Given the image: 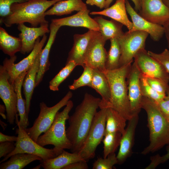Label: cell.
Segmentation results:
<instances>
[{
  "label": "cell",
  "mask_w": 169,
  "mask_h": 169,
  "mask_svg": "<svg viewBox=\"0 0 169 169\" xmlns=\"http://www.w3.org/2000/svg\"><path fill=\"white\" fill-rule=\"evenodd\" d=\"M26 0H0V16L1 19L9 15L10 13L12 5L15 3H22Z\"/></svg>",
  "instance_id": "cell-40"
},
{
  "label": "cell",
  "mask_w": 169,
  "mask_h": 169,
  "mask_svg": "<svg viewBox=\"0 0 169 169\" xmlns=\"http://www.w3.org/2000/svg\"><path fill=\"white\" fill-rule=\"evenodd\" d=\"M17 136L7 135L0 132V142L5 141L16 142Z\"/></svg>",
  "instance_id": "cell-46"
},
{
  "label": "cell",
  "mask_w": 169,
  "mask_h": 169,
  "mask_svg": "<svg viewBox=\"0 0 169 169\" xmlns=\"http://www.w3.org/2000/svg\"><path fill=\"white\" fill-rule=\"evenodd\" d=\"M26 0V1H28L32 0Z\"/></svg>",
  "instance_id": "cell-56"
},
{
  "label": "cell",
  "mask_w": 169,
  "mask_h": 169,
  "mask_svg": "<svg viewBox=\"0 0 169 169\" xmlns=\"http://www.w3.org/2000/svg\"><path fill=\"white\" fill-rule=\"evenodd\" d=\"M17 114L16 115V122L18 128L16 130L18 135L17 140L16 142V146L14 150L7 155L0 161L1 163L9 159L12 156L18 153H25L34 155L39 156L42 161L56 157L53 149L44 148L35 141L28 135L25 129L21 127L18 123Z\"/></svg>",
  "instance_id": "cell-7"
},
{
  "label": "cell",
  "mask_w": 169,
  "mask_h": 169,
  "mask_svg": "<svg viewBox=\"0 0 169 169\" xmlns=\"http://www.w3.org/2000/svg\"><path fill=\"white\" fill-rule=\"evenodd\" d=\"M41 51L36 58L33 65L27 71L23 83L25 100L26 110L28 116L29 113L31 101L35 87L36 80L39 68Z\"/></svg>",
  "instance_id": "cell-24"
},
{
  "label": "cell",
  "mask_w": 169,
  "mask_h": 169,
  "mask_svg": "<svg viewBox=\"0 0 169 169\" xmlns=\"http://www.w3.org/2000/svg\"><path fill=\"white\" fill-rule=\"evenodd\" d=\"M166 152L163 156H160V161L161 164L164 163L169 160V145L166 147Z\"/></svg>",
  "instance_id": "cell-49"
},
{
  "label": "cell",
  "mask_w": 169,
  "mask_h": 169,
  "mask_svg": "<svg viewBox=\"0 0 169 169\" xmlns=\"http://www.w3.org/2000/svg\"><path fill=\"white\" fill-rule=\"evenodd\" d=\"M27 71L24 72L20 74L15 79L14 88L17 96V108L20 117L18 123L20 125L26 129L29 125L28 116L26 110L25 100L23 98L21 93V89L24 77Z\"/></svg>",
  "instance_id": "cell-28"
},
{
  "label": "cell",
  "mask_w": 169,
  "mask_h": 169,
  "mask_svg": "<svg viewBox=\"0 0 169 169\" xmlns=\"http://www.w3.org/2000/svg\"><path fill=\"white\" fill-rule=\"evenodd\" d=\"M94 19L99 25L101 35L106 41L118 38L124 33L122 29L123 25L118 22L112 19L107 20L102 16H97Z\"/></svg>",
  "instance_id": "cell-27"
},
{
  "label": "cell",
  "mask_w": 169,
  "mask_h": 169,
  "mask_svg": "<svg viewBox=\"0 0 169 169\" xmlns=\"http://www.w3.org/2000/svg\"><path fill=\"white\" fill-rule=\"evenodd\" d=\"M127 12L130 16L133 24V29L129 32L140 31L148 33L154 41H159L164 34L162 25L154 23L141 16L131 6L128 0H125Z\"/></svg>",
  "instance_id": "cell-16"
},
{
  "label": "cell",
  "mask_w": 169,
  "mask_h": 169,
  "mask_svg": "<svg viewBox=\"0 0 169 169\" xmlns=\"http://www.w3.org/2000/svg\"><path fill=\"white\" fill-rule=\"evenodd\" d=\"M101 99L86 93L81 103L76 108L68 119L69 126L66 130L70 141L71 152H78L88 135L94 117L99 107Z\"/></svg>",
  "instance_id": "cell-1"
},
{
  "label": "cell",
  "mask_w": 169,
  "mask_h": 169,
  "mask_svg": "<svg viewBox=\"0 0 169 169\" xmlns=\"http://www.w3.org/2000/svg\"><path fill=\"white\" fill-rule=\"evenodd\" d=\"M138 119V115H135L128 120V125L125 128L124 133L122 135L119 150L116 155L118 164L123 163L132 154L135 132Z\"/></svg>",
  "instance_id": "cell-20"
},
{
  "label": "cell",
  "mask_w": 169,
  "mask_h": 169,
  "mask_svg": "<svg viewBox=\"0 0 169 169\" xmlns=\"http://www.w3.org/2000/svg\"><path fill=\"white\" fill-rule=\"evenodd\" d=\"M166 96L169 99V87H168L166 92Z\"/></svg>",
  "instance_id": "cell-54"
},
{
  "label": "cell",
  "mask_w": 169,
  "mask_h": 169,
  "mask_svg": "<svg viewBox=\"0 0 169 169\" xmlns=\"http://www.w3.org/2000/svg\"><path fill=\"white\" fill-rule=\"evenodd\" d=\"M0 124L3 130H4L7 126V125L0 120Z\"/></svg>",
  "instance_id": "cell-51"
},
{
  "label": "cell",
  "mask_w": 169,
  "mask_h": 169,
  "mask_svg": "<svg viewBox=\"0 0 169 169\" xmlns=\"http://www.w3.org/2000/svg\"><path fill=\"white\" fill-rule=\"evenodd\" d=\"M126 121L112 108H107L105 134L108 133L119 132L122 135L125 131Z\"/></svg>",
  "instance_id": "cell-31"
},
{
  "label": "cell",
  "mask_w": 169,
  "mask_h": 169,
  "mask_svg": "<svg viewBox=\"0 0 169 169\" xmlns=\"http://www.w3.org/2000/svg\"><path fill=\"white\" fill-rule=\"evenodd\" d=\"M138 13L154 23L162 25L169 19V9L163 0H141Z\"/></svg>",
  "instance_id": "cell-14"
},
{
  "label": "cell",
  "mask_w": 169,
  "mask_h": 169,
  "mask_svg": "<svg viewBox=\"0 0 169 169\" xmlns=\"http://www.w3.org/2000/svg\"><path fill=\"white\" fill-rule=\"evenodd\" d=\"M106 41L99 31H95L85 56L84 66L103 72L106 70L107 54L104 47Z\"/></svg>",
  "instance_id": "cell-13"
},
{
  "label": "cell",
  "mask_w": 169,
  "mask_h": 169,
  "mask_svg": "<svg viewBox=\"0 0 169 169\" xmlns=\"http://www.w3.org/2000/svg\"><path fill=\"white\" fill-rule=\"evenodd\" d=\"M16 146L14 142H0V157H4L12 152Z\"/></svg>",
  "instance_id": "cell-41"
},
{
  "label": "cell",
  "mask_w": 169,
  "mask_h": 169,
  "mask_svg": "<svg viewBox=\"0 0 169 169\" xmlns=\"http://www.w3.org/2000/svg\"><path fill=\"white\" fill-rule=\"evenodd\" d=\"M119 132H113L105 134L103 140L104 144L103 157L115 153L118 146L122 136Z\"/></svg>",
  "instance_id": "cell-33"
},
{
  "label": "cell",
  "mask_w": 169,
  "mask_h": 169,
  "mask_svg": "<svg viewBox=\"0 0 169 169\" xmlns=\"http://www.w3.org/2000/svg\"><path fill=\"white\" fill-rule=\"evenodd\" d=\"M110 46L107 52L105 64L106 70H112L119 68L121 54L120 46L117 38L110 39Z\"/></svg>",
  "instance_id": "cell-32"
},
{
  "label": "cell",
  "mask_w": 169,
  "mask_h": 169,
  "mask_svg": "<svg viewBox=\"0 0 169 169\" xmlns=\"http://www.w3.org/2000/svg\"><path fill=\"white\" fill-rule=\"evenodd\" d=\"M141 92L143 97L155 102L164 99L166 95L160 94L154 90L148 83L146 78L141 74L140 79Z\"/></svg>",
  "instance_id": "cell-36"
},
{
  "label": "cell",
  "mask_w": 169,
  "mask_h": 169,
  "mask_svg": "<svg viewBox=\"0 0 169 169\" xmlns=\"http://www.w3.org/2000/svg\"><path fill=\"white\" fill-rule=\"evenodd\" d=\"M162 26L167 40L168 47L169 48V19L163 23Z\"/></svg>",
  "instance_id": "cell-48"
},
{
  "label": "cell",
  "mask_w": 169,
  "mask_h": 169,
  "mask_svg": "<svg viewBox=\"0 0 169 169\" xmlns=\"http://www.w3.org/2000/svg\"><path fill=\"white\" fill-rule=\"evenodd\" d=\"M148 35L144 31H128L117 38L121 51L119 68L132 63L136 54L140 50L145 49Z\"/></svg>",
  "instance_id": "cell-9"
},
{
  "label": "cell",
  "mask_w": 169,
  "mask_h": 169,
  "mask_svg": "<svg viewBox=\"0 0 169 169\" xmlns=\"http://www.w3.org/2000/svg\"><path fill=\"white\" fill-rule=\"evenodd\" d=\"M83 160H84L78 152L69 153L64 150L56 157L40 162L42 167L44 169H62L71 163Z\"/></svg>",
  "instance_id": "cell-25"
},
{
  "label": "cell",
  "mask_w": 169,
  "mask_h": 169,
  "mask_svg": "<svg viewBox=\"0 0 169 169\" xmlns=\"http://www.w3.org/2000/svg\"><path fill=\"white\" fill-rule=\"evenodd\" d=\"M77 66L76 64L74 61L66 63L65 66L49 82L50 90L53 91H58L60 84L69 76Z\"/></svg>",
  "instance_id": "cell-34"
},
{
  "label": "cell",
  "mask_w": 169,
  "mask_h": 169,
  "mask_svg": "<svg viewBox=\"0 0 169 169\" xmlns=\"http://www.w3.org/2000/svg\"><path fill=\"white\" fill-rule=\"evenodd\" d=\"M163 1L169 9V0H163Z\"/></svg>",
  "instance_id": "cell-52"
},
{
  "label": "cell",
  "mask_w": 169,
  "mask_h": 169,
  "mask_svg": "<svg viewBox=\"0 0 169 169\" xmlns=\"http://www.w3.org/2000/svg\"><path fill=\"white\" fill-rule=\"evenodd\" d=\"M155 102L163 114H169V99L166 96L164 99Z\"/></svg>",
  "instance_id": "cell-42"
},
{
  "label": "cell",
  "mask_w": 169,
  "mask_h": 169,
  "mask_svg": "<svg viewBox=\"0 0 169 169\" xmlns=\"http://www.w3.org/2000/svg\"><path fill=\"white\" fill-rule=\"evenodd\" d=\"M5 110H6L5 105H0V115L3 119H6V115L4 114Z\"/></svg>",
  "instance_id": "cell-50"
},
{
  "label": "cell",
  "mask_w": 169,
  "mask_h": 169,
  "mask_svg": "<svg viewBox=\"0 0 169 169\" xmlns=\"http://www.w3.org/2000/svg\"><path fill=\"white\" fill-rule=\"evenodd\" d=\"M164 115L166 117V118L169 120V114L168 115Z\"/></svg>",
  "instance_id": "cell-55"
},
{
  "label": "cell",
  "mask_w": 169,
  "mask_h": 169,
  "mask_svg": "<svg viewBox=\"0 0 169 169\" xmlns=\"http://www.w3.org/2000/svg\"><path fill=\"white\" fill-rule=\"evenodd\" d=\"M42 159L39 156L25 153H18L10 157L8 160L1 163L0 169H22L32 162Z\"/></svg>",
  "instance_id": "cell-30"
},
{
  "label": "cell",
  "mask_w": 169,
  "mask_h": 169,
  "mask_svg": "<svg viewBox=\"0 0 169 169\" xmlns=\"http://www.w3.org/2000/svg\"><path fill=\"white\" fill-rule=\"evenodd\" d=\"M18 29L20 32L18 36L22 43L20 52L23 54L30 53L34 47L37 39L50 32L48 24L39 27H29L22 23L18 24Z\"/></svg>",
  "instance_id": "cell-17"
},
{
  "label": "cell",
  "mask_w": 169,
  "mask_h": 169,
  "mask_svg": "<svg viewBox=\"0 0 169 169\" xmlns=\"http://www.w3.org/2000/svg\"><path fill=\"white\" fill-rule=\"evenodd\" d=\"M118 164L115 153H111L106 158H99L94 163L93 169H112L114 165Z\"/></svg>",
  "instance_id": "cell-37"
},
{
  "label": "cell",
  "mask_w": 169,
  "mask_h": 169,
  "mask_svg": "<svg viewBox=\"0 0 169 169\" xmlns=\"http://www.w3.org/2000/svg\"><path fill=\"white\" fill-rule=\"evenodd\" d=\"M148 54L160 63L169 74V50L165 49L163 51L157 54L151 51H148Z\"/></svg>",
  "instance_id": "cell-38"
},
{
  "label": "cell",
  "mask_w": 169,
  "mask_h": 169,
  "mask_svg": "<svg viewBox=\"0 0 169 169\" xmlns=\"http://www.w3.org/2000/svg\"><path fill=\"white\" fill-rule=\"evenodd\" d=\"M73 106V101L69 100L63 110L57 112L50 127L43 134L39 136L37 141L43 147L48 145H53V149L57 156L64 150H70L72 147L71 144L67 136L65 123Z\"/></svg>",
  "instance_id": "cell-5"
},
{
  "label": "cell",
  "mask_w": 169,
  "mask_h": 169,
  "mask_svg": "<svg viewBox=\"0 0 169 169\" xmlns=\"http://www.w3.org/2000/svg\"><path fill=\"white\" fill-rule=\"evenodd\" d=\"M113 0H106L104 8H106L110 6ZM134 3L135 10L136 11H139L141 8V0H131Z\"/></svg>",
  "instance_id": "cell-47"
},
{
  "label": "cell",
  "mask_w": 169,
  "mask_h": 169,
  "mask_svg": "<svg viewBox=\"0 0 169 169\" xmlns=\"http://www.w3.org/2000/svg\"><path fill=\"white\" fill-rule=\"evenodd\" d=\"M90 87L94 89L101 97L99 108H107L110 96V89L107 78L104 72L93 69V78Z\"/></svg>",
  "instance_id": "cell-23"
},
{
  "label": "cell",
  "mask_w": 169,
  "mask_h": 169,
  "mask_svg": "<svg viewBox=\"0 0 169 169\" xmlns=\"http://www.w3.org/2000/svg\"><path fill=\"white\" fill-rule=\"evenodd\" d=\"M141 74L134 62L131 64L127 81L128 96L131 109L133 115H138L141 108L143 96L140 84Z\"/></svg>",
  "instance_id": "cell-15"
},
{
  "label": "cell",
  "mask_w": 169,
  "mask_h": 169,
  "mask_svg": "<svg viewBox=\"0 0 169 169\" xmlns=\"http://www.w3.org/2000/svg\"><path fill=\"white\" fill-rule=\"evenodd\" d=\"M141 108L147 115V126L149 131L150 143L141 154L146 155L169 144V120L159 109L155 102L143 97Z\"/></svg>",
  "instance_id": "cell-3"
},
{
  "label": "cell",
  "mask_w": 169,
  "mask_h": 169,
  "mask_svg": "<svg viewBox=\"0 0 169 169\" xmlns=\"http://www.w3.org/2000/svg\"><path fill=\"white\" fill-rule=\"evenodd\" d=\"M125 6V0H116L110 7L100 11H92L90 13L92 15H100L110 17L125 26L131 31L133 28V23L129 20Z\"/></svg>",
  "instance_id": "cell-21"
},
{
  "label": "cell",
  "mask_w": 169,
  "mask_h": 169,
  "mask_svg": "<svg viewBox=\"0 0 169 169\" xmlns=\"http://www.w3.org/2000/svg\"><path fill=\"white\" fill-rule=\"evenodd\" d=\"M106 0H86V4L90 5H95L100 9L104 8Z\"/></svg>",
  "instance_id": "cell-45"
},
{
  "label": "cell",
  "mask_w": 169,
  "mask_h": 169,
  "mask_svg": "<svg viewBox=\"0 0 169 169\" xmlns=\"http://www.w3.org/2000/svg\"><path fill=\"white\" fill-rule=\"evenodd\" d=\"M81 76L74 80L73 83L69 86V89L75 90L81 87L87 86L90 87L93 76V69L85 65Z\"/></svg>",
  "instance_id": "cell-35"
},
{
  "label": "cell",
  "mask_w": 169,
  "mask_h": 169,
  "mask_svg": "<svg viewBox=\"0 0 169 169\" xmlns=\"http://www.w3.org/2000/svg\"><path fill=\"white\" fill-rule=\"evenodd\" d=\"M86 4L82 0H64L55 3L45 13L46 15L61 16L87 9Z\"/></svg>",
  "instance_id": "cell-26"
},
{
  "label": "cell",
  "mask_w": 169,
  "mask_h": 169,
  "mask_svg": "<svg viewBox=\"0 0 169 169\" xmlns=\"http://www.w3.org/2000/svg\"><path fill=\"white\" fill-rule=\"evenodd\" d=\"M131 64L104 71L109 84L110 96L107 108H112L127 120L133 116L128 96L127 79Z\"/></svg>",
  "instance_id": "cell-4"
},
{
  "label": "cell",
  "mask_w": 169,
  "mask_h": 169,
  "mask_svg": "<svg viewBox=\"0 0 169 169\" xmlns=\"http://www.w3.org/2000/svg\"><path fill=\"white\" fill-rule=\"evenodd\" d=\"M46 34L44 35L40 40L38 38L34 47L29 54L17 63L15 64L17 57L15 55L5 58L3 62V66L7 72L9 76V81L12 84H14L16 78L22 73L27 71L33 64L36 58L43 49L47 39Z\"/></svg>",
  "instance_id": "cell-10"
},
{
  "label": "cell",
  "mask_w": 169,
  "mask_h": 169,
  "mask_svg": "<svg viewBox=\"0 0 169 169\" xmlns=\"http://www.w3.org/2000/svg\"><path fill=\"white\" fill-rule=\"evenodd\" d=\"M90 12V10L87 8L69 17L52 19L51 22L60 27L65 26L82 27L89 30L99 31L98 24L89 16Z\"/></svg>",
  "instance_id": "cell-19"
},
{
  "label": "cell",
  "mask_w": 169,
  "mask_h": 169,
  "mask_svg": "<svg viewBox=\"0 0 169 169\" xmlns=\"http://www.w3.org/2000/svg\"><path fill=\"white\" fill-rule=\"evenodd\" d=\"M62 0H32L14 3L11 7L10 14L0 19V23H4L7 27L25 23L34 27L48 24L45 12L56 3Z\"/></svg>",
  "instance_id": "cell-2"
},
{
  "label": "cell",
  "mask_w": 169,
  "mask_h": 169,
  "mask_svg": "<svg viewBox=\"0 0 169 169\" xmlns=\"http://www.w3.org/2000/svg\"><path fill=\"white\" fill-rule=\"evenodd\" d=\"M9 76L4 66H0V97L6 107L7 120L10 124H14L18 112L17 96L14 84L9 81Z\"/></svg>",
  "instance_id": "cell-12"
},
{
  "label": "cell",
  "mask_w": 169,
  "mask_h": 169,
  "mask_svg": "<svg viewBox=\"0 0 169 169\" xmlns=\"http://www.w3.org/2000/svg\"><path fill=\"white\" fill-rule=\"evenodd\" d=\"M22 43L20 38L9 34L3 28L0 27V49L5 54L10 57L20 52Z\"/></svg>",
  "instance_id": "cell-29"
},
{
  "label": "cell",
  "mask_w": 169,
  "mask_h": 169,
  "mask_svg": "<svg viewBox=\"0 0 169 169\" xmlns=\"http://www.w3.org/2000/svg\"><path fill=\"white\" fill-rule=\"evenodd\" d=\"M41 165L40 163L39 165L35 166V167H33L32 169H40L41 167Z\"/></svg>",
  "instance_id": "cell-53"
},
{
  "label": "cell",
  "mask_w": 169,
  "mask_h": 169,
  "mask_svg": "<svg viewBox=\"0 0 169 169\" xmlns=\"http://www.w3.org/2000/svg\"><path fill=\"white\" fill-rule=\"evenodd\" d=\"M95 31L89 30L84 34L74 35L73 46L69 53L66 63L74 61L77 66L84 67L85 56Z\"/></svg>",
  "instance_id": "cell-18"
},
{
  "label": "cell",
  "mask_w": 169,
  "mask_h": 169,
  "mask_svg": "<svg viewBox=\"0 0 169 169\" xmlns=\"http://www.w3.org/2000/svg\"><path fill=\"white\" fill-rule=\"evenodd\" d=\"M160 156L157 154L151 157L150 164L145 168V169H154L161 164L160 162Z\"/></svg>",
  "instance_id": "cell-44"
},
{
  "label": "cell",
  "mask_w": 169,
  "mask_h": 169,
  "mask_svg": "<svg viewBox=\"0 0 169 169\" xmlns=\"http://www.w3.org/2000/svg\"><path fill=\"white\" fill-rule=\"evenodd\" d=\"M61 27L52 23L49 26L50 32L46 44L43 49L41 54L39 69L36 76L35 87L42 80L46 72L49 69L50 65L49 55L52 46L55 39L57 33Z\"/></svg>",
  "instance_id": "cell-22"
},
{
  "label": "cell",
  "mask_w": 169,
  "mask_h": 169,
  "mask_svg": "<svg viewBox=\"0 0 169 169\" xmlns=\"http://www.w3.org/2000/svg\"><path fill=\"white\" fill-rule=\"evenodd\" d=\"M134 59L142 76L157 79L168 84L169 74L163 65L151 56L145 49L140 50Z\"/></svg>",
  "instance_id": "cell-11"
},
{
  "label": "cell",
  "mask_w": 169,
  "mask_h": 169,
  "mask_svg": "<svg viewBox=\"0 0 169 169\" xmlns=\"http://www.w3.org/2000/svg\"><path fill=\"white\" fill-rule=\"evenodd\" d=\"M100 109L96 113L86 139L78 152L87 162L95 157L96 148L104 136L107 108Z\"/></svg>",
  "instance_id": "cell-8"
},
{
  "label": "cell",
  "mask_w": 169,
  "mask_h": 169,
  "mask_svg": "<svg viewBox=\"0 0 169 169\" xmlns=\"http://www.w3.org/2000/svg\"><path fill=\"white\" fill-rule=\"evenodd\" d=\"M88 168L87 161L83 160L71 163L64 167L62 169H88Z\"/></svg>",
  "instance_id": "cell-43"
},
{
  "label": "cell",
  "mask_w": 169,
  "mask_h": 169,
  "mask_svg": "<svg viewBox=\"0 0 169 169\" xmlns=\"http://www.w3.org/2000/svg\"><path fill=\"white\" fill-rule=\"evenodd\" d=\"M72 96V93L69 91L59 102L50 107L48 106L44 102L40 103V111L38 117L32 127L25 129L32 139L37 142L40 135L45 132L50 127L57 112L67 105Z\"/></svg>",
  "instance_id": "cell-6"
},
{
  "label": "cell",
  "mask_w": 169,
  "mask_h": 169,
  "mask_svg": "<svg viewBox=\"0 0 169 169\" xmlns=\"http://www.w3.org/2000/svg\"><path fill=\"white\" fill-rule=\"evenodd\" d=\"M149 84L158 93L166 95L167 90L169 87L166 84L157 79L151 78H146Z\"/></svg>",
  "instance_id": "cell-39"
}]
</instances>
